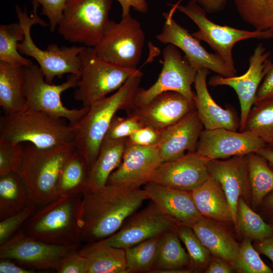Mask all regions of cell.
Instances as JSON below:
<instances>
[{"label":"cell","instance_id":"obj_38","mask_svg":"<svg viewBox=\"0 0 273 273\" xmlns=\"http://www.w3.org/2000/svg\"><path fill=\"white\" fill-rule=\"evenodd\" d=\"M243 131L255 133L273 149V99L253 105Z\"/></svg>","mask_w":273,"mask_h":273},{"label":"cell","instance_id":"obj_41","mask_svg":"<svg viewBox=\"0 0 273 273\" xmlns=\"http://www.w3.org/2000/svg\"><path fill=\"white\" fill-rule=\"evenodd\" d=\"M24 146L0 140V176L17 172L22 161Z\"/></svg>","mask_w":273,"mask_h":273},{"label":"cell","instance_id":"obj_46","mask_svg":"<svg viewBox=\"0 0 273 273\" xmlns=\"http://www.w3.org/2000/svg\"><path fill=\"white\" fill-rule=\"evenodd\" d=\"M161 135V130L144 126L133 132L128 138L131 143L143 146L157 145Z\"/></svg>","mask_w":273,"mask_h":273},{"label":"cell","instance_id":"obj_49","mask_svg":"<svg viewBox=\"0 0 273 273\" xmlns=\"http://www.w3.org/2000/svg\"><path fill=\"white\" fill-rule=\"evenodd\" d=\"M8 259H1L0 273H35L34 269L19 266Z\"/></svg>","mask_w":273,"mask_h":273},{"label":"cell","instance_id":"obj_40","mask_svg":"<svg viewBox=\"0 0 273 273\" xmlns=\"http://www.w3.org/2000/svg\"><path fill=\"white\" fill-rule=\"evenodd\" d=\"M251 240L245 238L240 245L236 269L242 273H272V270L261 259L252 246Z\"/></svg>","mask_w":273,"mask_h":273},{"label":"cell","instance_id":"obj_22","mask_svg":"<svg viewBox=\"0 0 273 273\" xmlns=\"http://www.w3.org/2000/svg\"><path fill=\"white\" fill-rule=\"evenodd\" d=\"M203 128L195 107L179 120L161 130L157 147L162 162L180 158L186 152H196Z\"/></svg>","mask_w":273,"mask_h":273},{"label":"cell","instance_id":"obj_20","mask_svg":"<svg viewBox=\"0 0 273 273\" xmlns=\"http://www.w3.org/2000/svg\"><path fill=\"white\" fill-rule=\"evenodd\" d=\"M210 177L220 185L230 205L233 223L237 228L238 203L240 197L251 202V191L245 156H234L226 160H209Z\"/></svg>","mask_w":273,"mask_h":273},{"label":"cell","instance_id":"obj_43","mask_svg":"<svg viewBox=\"0 0 273 273\" xmlns=\"http://www.w3.org/2000/svg\"><path fill=\"white\" fill-rule=\"evenodd\" d=\"M134 117H121L115 115L109 125L104 139L118 140L128 138L133 132L143 127Z\"/></svg>","mask_w":273,"mask_h":273},{"label":"cell","instance_id":"obj_17","mask_svg":"<svg viewBox=\"0 0 273 273\" xmlns=\"http://www.w3.org/2000/svg\"><path fill=\"white\" fill-rule=\"evenodd\" d=\"M266 147L255 133L225 128L204 129L199 138L196 152L209 160L245 156L257 153Z\"/></svg>","mask_w":273,"mask_h":273},{"label":"cell","instance_id":"obj_7","mask_svg":"<svg viewBox=\"0 0 273 273\" xmlns=\"http://www.w3.org/2000/svg\"><path fill=\"white\" fill-rule=\"evenodd\" d=\"M79 57L81 73L73 97L83 106L89 107L107 94L117 90L140 71L108 63L98 57L91 47L84 46Z\"/></svg>","mask_w":273,"mask_h":273},{"label":"cell","instance_id":"obj_15","mask_svg":"<svg viewBox=\"0 0 273 273\" xmlns=\"http://www.w3.org/2000/svg\"><path fill=\"white\" fill-rule=\"evenodd\" d=\"M73 249L76 248L48 243L32 238L21 228L0 245V259L14 260L34 270H56L63 257Z\"/></svg>","mask_w":273,"mask_h":273},{"label":"cell","instance_id":"obj_14","mask_svg":"<svg viewBox=\"0 0 273 273\" xmlns=\"http://www.w3.org/2000/svg\"><path fill=\"white\" fill-rule=\"evenodd\" d=\"M176 4L169 12L163 13L165 22L162 31L156 36L157 40L177 47L197 71L206 68L224 77L236 76L237 71L232 69L217 54L209 53L199 40L174 20L173 15L176 10Z\"/></svg>","mask_w":273,"mask_h":273},{"label":"cell","instance_id":"obj_50","mask_svg":"<svg viewBox=\"0 0 273 273\" xmlns=\"http://www.w3.org/2000/svg\"><path fill=\"white\" fill-rule=\"evenodd\" d=\"M228 0H197L207 13H214L223 10Z\"/></svg>","mask_w":273,"mask_h":273},{"label":"cell","instance_id":"obj_26","mask_svg":"<svg viewBox=\"0 0 273 273\" xmlns=\"http://www.w3.org/2000/svg\"><path fill=\"white\" fill-rule=\"evenodd\" d=\"M0 106L4 114L26 108L25 67L0 61Z\"/></svg>","mask_w":273,"mask_h":273},{"label":"cell","instance_id":"obj_29","mask_svg":"<svg viewBox=\"0 0 273 273\" xmlns=\"http://www.w3.org/2000/svg\"><path fill=\"white\" fill-rule=\"evenodd\" d=\"M78 252L88 260V273H128L123 248L99 241L87 244Z\"/></svg>","mask_w":273,"mask_h":273},{"label":"cell","instance_id":"obj_53","mask_svg":"<svg viewBox=\"0 0 273 273\" xmlns=\"http://www.w3.org/2000/svg\"><path fill=\"white\" fill-rule=\"evenodd\" d=\"M262 201L265 210L273 218V191L268 194Z\"/></svg>","mask_w":273,"mask_h":273},{"label":"cell","instance_id":"obj_24","mask_svg":"<svg viewBox=\"0 0 273 273\" xmlns=\"http://www.w3.org/2000/svg\"><path fill=\"white\" fill-rule=\"evenodd\" d=\"M209 70H198L194 82V102L196 109L205 129L225 128L234 131L239 129L240 120L230 109L220 107L213 100L207 87V77Z\"/></svg>","mask_w":273,"mask_h":273},{"label":"cell","instance_id":"obj_6","mask_svg":"<svg viewBox=\"0 0 273 273\" xmlns=\"http://www.w3.org/2000/svg\"><path fill=\"white\" fill-rule=\"evenodd\" d=\"M32 4L33 9L30 16L26 8L22 11L19 6L15 7L19 22L25 32L24 40L18 46L19 53L30 56L37 61L46 81L49 83H52L56 77H60L65 74L80 76L81 60L79 54L84 46L59 47L53 43L49 45L46 50H41L36 46L31 37V27L35 24L46 27L49 24L37 15V9L40 5L34 2H32Z\"/></svg>","mask_w":273,"mask_h":273},{"label":"cell","instance_id":"obj_8","mask_svg":"<svg viewBox=\"0 0 273 273\" xmlns=\"http://www.w3.org/2000/svg\"><path fill=\"white\" fill-rule=\"evenodd\" d=\"M112 0H69L58 26V32L70 42L94 48L109 21Z\"/></svg>","mask_w":273,"mask_h":273},{"label":"cell","instance_id":"obj_54","mask_svg":"<svg viewBox=\"0 0 273 273\" xmlns=\"http://www.w3.org/2000/svg\"><path fill=\"white\" fill-rule=\"evenodd\" d=\"M257 153L265 158L273 168V149L266 146L261 149Z\"/></svg>","mask_w":273,"mask_h":273},{"label":"cell","instance_id":"obj_30","mask_svg":"<svg viewBox=\"0 0 273 273\" xmlns=\"http://www.w3.org/2000/svg\"><path fill=\"white\" fill-rule=\"evenodd\" d=\"M179 239L177 231L162 235L156 260L150 272L164 273L168 270L190 269V258Z\"/></svg>","mask_w":273,"mask_h":273},{"label":"cell","instance_id":"obj_11","mask_svg":"<svg viewBox=\"0 0 273 273\" xmlns=\"http://www.w3.org/2000/svg\"><path fill=\"white\" fill-rule=\"evenodd\" d=\"M176 9L187 16L198 26V30L192 35L208 44L226 64L236 71L232 52L236 43L251 38L271 39L263 32L242 30L215 23L207 18V13L197 0H190L186 6L178 3Z\"/></svg>","mask_w":273,"mask_h":273},{"label":"cell","instance_id":"obj_47","mask_svg":"<svg viewBox=\"0 0 273 273\" xmlns=\"http://www.w3.org/2000/svg\"><path fill=\"white\" fill-rule=\"evenodd\" d=\"M272 99H273V63L270 70L259 86L254 104Z\"/></svg>","mask_w":273,"mask_h":273},{"label":"cell","instance_id":"obj_45","mask_svg":"<svg viewBox=\"0 0 273 273\" xmlns=\"http://www.w3.org/2000/svg\"><path fill=\"white\" fill-rule=\"evenodd\" d=\"M41 6V14L49 21L50 30L54 32L61 20L63 12L69 0H31Z\"/></svg>","mask_w":273,"mask_h":273},{"label":"cell","instance_id":"obj_36","mask_svg":"<svg viewBox=\"0 0 273 273\" xmlns=\"http://www.w3.org/2000/svg\"><path fill=\"white\" fill-rule=\"evenodd\" d=\"M161 236L124 249L128 273L151 272L156 260Z\"/></svg>","mask_w":273,"mask_h":273},{"label":"cell","instance_id":"obj_27","mask_svg":"<svg viewBox=\"0 0 273 273\" xmlns=\"http://www.w3.org/2000/svg\"><path fill=\"white\" fill-rule=\"evenodd\" d=\"M191 193L196 206L202 216L216 221L233 223L228 200L216 180L209 176Z\"/></svg>","mask_w":273,"mask_h":273},{"label":"cell","instance_id":"obj_16","mask_svg":"<svg viewBox=\"0 0 273 273\" xmlns=\"http://www.w3.org/2000/svg\"><path fill=\"white\" fill-rule=\"evenodd\" d=\"M179 226L151 201L146 207L130 216L115 234L100 241L125 249L166 232L177 231Z\"/></svg>","mask_w":273,"mask_h":273},{"label":"cell","instance_id":"obj_25","mask_svg":"<svg viewBox=\"0 0 273 273\" xmlns=\"http://www.w3.org/2000/svg\"><path fill=\"white\" fill-rule=\"evenodd\" d=\"M191 228L211 254L235 269L240 245L228 231L216 221L203 216Z\"/></svg>","mask_w":273,"mask_h":273},{"label":"cell","instance_id":"obj_2","mask_svg":"<svg viewBox=\"0 0 273 273\" xmlns=\"http://www.w3.org/2000/svg\"><path fill=\"white\" fill-rule=\"evenodd\" d=\"M142 76L140 70L113 95L93 103L86 115L72 127L75 133L73 144L85 159L89 169L98 156L113 117L118 110H126L130 106Z\"/></svg>","mask_w":273,"mask_h":273},{"label":"cell","instance_id":"obj_28","mask_svg":"<svg viewBox=\"0 0 273 273\" xmlns=\"http://www.w3.org/2000/svg\"><path fill=\"white\" fill-rule=\"evenodd\" d=\"M128 140V138L103 140L98 156L89 169L86 188H98L107 184L111 174L122 162Z\"/></svg>","mask_w":273,"mask_h":273},{"label":"cell","instance_id":"obj_52","mask_svg":"<svg viewBox=\"0 0 273 273\" xmlns=\"http://www.w3.org/2000/svg\"><path fill=\"white\" fill-rule=\"evenodd\" d=\"M256 248L272 261L273 265V236L262 241H257Z\"/></svg>","mask_w":273,"mask_h":273},{"label":"cell","instance_id":"obj_48","mask_svg":"<svg viewBox=\"0 0 273 273\" xmlns=\"http://www.w3.org/2000/svg\"><path fill=\"white\" fill-rule=\"evenodd\" d=\"M122 8V16L130 14V8L142 13L148 12V5L147 0H117Z\"/></svg>","mask_w":273,"mask_h":273},{"label":"cell","instance_id":"obj_4","mask_svg":"<svg viewBox=\"0 0 273 273\" xmlns=\"http://www.w3.org/2000/svg\"><path fill=\"white\" fill-rule=\"evenodd\" d=\"M76 150L73 143L40 149L28 143L17 172L22 179L28 198L35 207L56 200V189L63 166Z\"/></svg>","mask_w":273,"mask_h":273},{"label":"cell","instance_id":"obj_3","mask_svg":"<svg viewBox=\"0 0 273 273\" xmlns=\"http://www.w3.org/2000/svg\"><path fill=\"white\" fill-rule=\"evenodd\" d=\"M82 193L73 192L61 195L35 210L22 227L24 233L48 243L79 248Z\"/></svg>","mask_w":273,"mask_h":273},{"label":"cell","instance_id":"obj_18","mask_svg":"<svg viewBox=\"0 0 273 273\" xmlns=\"http://www.w3.org/2000/svg\"><path fill=\"white\" fill-rule=\"evenodd\" d=\"M162 163L157 145L139 146L128 140L122 162L111 174L107 184L140 188L151 181Z\"/></svg>","mask_w":273,"mask_h":273},{"label":"cell","instance_id":"obj_35","mask_svg":"<svg viewBox=\"0 0 273 273\" xmlns=\"http://www.w3.org/2000/svg\"><path fill=\"white\" fill-rule=\"evenodd\" d=\"M25 37L22 24L18 21L0 25V61L26 67L32 62L22 56L18 50V44Z\"/></svg>","mask_w":273,"mask_h":273},{"label":"cell","instance_id":"obj_42","mask_svg":"<svg viewBox=\"0 0 273 273\" xmlns=\"http://www.w3.org/2000/svg\"><path fill=\"white\" fill-rule=\"evenodd\" d=\"M35 208L30 204L21 212L1 220L0 245L9 240L22 227Z\"/></svg>","mask_w":273,"mask_h":273},{"label":"cell","instance_id":"obj_34","mask_svg":"<svg viewBox=\"0 0 273 273\" xmlns=\"http://www.w3.org/2000/svg\"><path fill=\"white\" fill-rule=\"evenodd\" d=\"M242 19L273 38V0H233Z\"/></svg>","mask_w":273,"mask_h":273},{"label":"cell","instance_id":"obj_23","mask_svg":"<svg viewBox=\"0 0 273 273\" xmlns=\"http://www.w3.org/2000/svg\"><path fill=\"white\" fill-rule=\"evenodd\" d=\"M148 199L179 225L192 227L203 216L198 211L191 192L171 189L153 181L144 189Z\"/></svg>","mask_w":273,"mask_h":273},{"label":"cell","instance_id":"obj_9","mask_svg":"<svg viewBox=\"0 0 273 273\" xmlns=\"http://www.w3.org/2000/svg\"><path fill=\"white\" fill-rule=\"evenodd\" d=\"M145 42L141 23L129 14L119 22L109 20L103 36L94 48L97 56L115 65L137 69Z\"/></svg>","mask_w":273,"mask_h":273},{"label":"cell","instance_id":"obj_21","mask_svg":"<svg viewBox=\"0 0 273 273\" xmlns=\"http://www.w3.org/2000/svg\"><path fill=\"white\" fill-rule=\"evenodd\" d=\"M209 161L196 152L187 153L176 159L162 162L154 171L150 181L192 192L209 177Z\"/></svg>","mask_w":273,"mask_h":273},{"label":"cell","instance_id":"obj_1","mask_svg":"<svg viewBox=\"0 0 273 273\" xmlns=\"http://www.w3.org/2000/svg\"><path fill=\"white\" fill-rule=\"evenodd\" d=\"M147 199L140 188L112 184L85 188L80 208L81 242L88 244L112 236Z\"/></svg>","mask_w":273,"mask_h":273},{"label":"cell","instance_id":"obj_44","mask_svg":"<svg viewBox=\"0 0 273 273\" xmlns=\"http://www.w3.org/2000/svg\"><path fill=\"white\" fill-rule=\"evenodd\" d=\"M73 249L62 259L56 270L58 273H88V260Z\"/></svg>","mask_w":273,"mask_h":273},{"label":"cell","instance_id":"obj_37","mask_svg":"<svg viewBox=\"0 0 273 273\" xmlns=\"http://www.w3.org/2000/svg\"><path fill=\"white\" fill-rule=\"evenodd\" d=\"M237 229L245 238L262 241L273 236V228L255 212L242 198L238 203Z\"/></svg>","mask_w":273,"mask_h":273},{"label":"cell","instance_id":"obj_12","mask_svg":"<svg viewBox=\"0 0 273 273\" xmlns=\"http://www.w3.org/2000/svg\"><path fill=\"white\" fill-rule=\"evenodd\" d=\"M162 57V68L157 80L147 89L139 87L129 107L146 104L157 95L166 92H176L194 101L195 92L192 86L197 70L173 44H168L164 48Z\"/></svg>","mask_w":273,"mask_h":273},{"label":"cell","instance_id":"obj_10","mask_svg":"<svg viewBox=\"0 0 273 273\" xmlns=\"http://www.w3.org/2000/svg\"><path fill=\"white\" fill-rule=\"evenodd\" d=\"M26 108L42 111L64 118L72 127L77 124L87 113L89 107L70 109L63 105L61 95L65 90L76 87L79 76L70 74L67 80L60 84L49 83L39 66L33 63L25 67Z\"/></svg>","mask_w":273,"mask_h":273},{"label":"cell","instance_id":"obj_51","mask_svg":"<svg viewBox=\"0 0 273 273\" xmlns=\"http://www.w3.org/2000/svg\"><path fill=\"white\" fill-rule=\"evenodd\" d=\"M233 268L225 262L215 258L208 264L206 270V273H231Z\"/></svg>","mask_w":273,"mask_h":273},{"label":"cell","instance_id":"obj_39","mask_svg":"<svg viewBox=\"0 0 273 273\" xmlns=\"http://www.w3.org/2000/svg\"><path fill=\"white\" fill-rule=\"evenodd\" d=\"M177 234L185 244L189 255L192 270H201L210 262V253L196 236L192 228L181 225L177 230Z\"/></svg>","mask_w":273,"mask_h":273},{"label":"cell","instance_id":"obj_13","mask_svg":"<svg viewBox=\"0 0 273 273\" xmlns=\"http://www.w3.org/2000/svg\"><path fill=\"white\" fill-rule=\"evenodd\" d=\"M272 63L271 54L260 43L250 57L249 67L244 74L229 77L217 75L211 77L209 80V84L212 86H228L236 92L240 105V131L244 129L248 116L255 103L259 86Z\"/></svg>","mask_w":273,"mask_h":273},{"label":"cell","instance_id":"obj_32","mask_svg":"<svg viewBox=\"0 0 273 273\" xmlns=\"http://www.w3.org/2000/svg\"><path fill=\"white\" fill-rule=\"evenodd\" d=\"M89 169L83 156L76 150L63 166L56 189L59 196L73 192H82L88 183Z\"/></svg>","mask_w":273,"mask_h":273},{"label":"cell","instance_id":"obj_31","mask_svg":"<svg viewBox=\"0 0 273 273\" xmlns=\"http://www.w3.org/2000/svg\"><path fill=\"white\" fill-rule=\"evenodd\" d=\"M31 203L26 188L18 174L0 176V220L16 214Z\"/></svg>","mask_w":273,"mask_h":273},{"label":"cell","instance_id":"obj_33","mask_svg":"<svg viewBox=\"0 0 273 273\" xmlns=\"http://www.w3.org/2000/svg\"><path fill=\"white\" fill-rule=\"evenodd\" d=\"M251 191V202L257 207L273 191V170L267 160L257 153L246 155Z\"/></svg>","mask_w":273,"mask_h":273},{"label":"cell","instance_id":"obj_5","mask_svg":"<svg viewBox=\"0 0 273 273\" xmlns=\"http://www.w3.org/2000/svg\"><path fill=\"white\" fill-rule=\"evenodd\" d=\"M66 120L25 108L0 119V140L11 143L27 142L40 149L73 143V128Z\"/></svg>","mask_w":273,"mask_h":273},{"label":"cell","instance_id":"obj_19","mask_svg":"<svg viewBox=\"0 0 273 273\" xmlns=\"http://www.w3.org/2000/svg\"><path fill=\"white\" fill-rule=\"evenodd\" d=\"M195 108L194 101L174 92L161 93L146 104L130 107L127 116L135 118L143 125L163 130L176 122Z\"/></svg>","mask_w":273,"mask_h":273}]
</instances>
